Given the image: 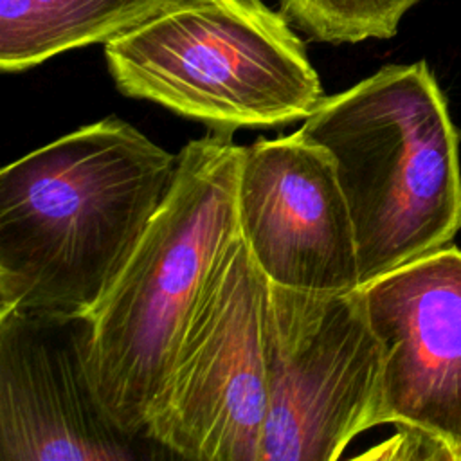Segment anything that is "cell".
Instances as JSON below:
<instances>
[{"instance_id":"cell-8","label":"cell","mask_w":461,"mask_h":461,"mask_svg":"<svg viewBox=\"0 0 461 461\" xmlns=\"http://www.w3.org/2000/svg\"><path fill=\"white\" fill-rule=\"evenodd\" d=\"M236 212L240 234L272 285L362 286L349 207L324 146L297 131L243 146Z\"/></svg>"},{"instance_id":"cell-2","label":"cell","mask_w":461,"mask_h":461,"mask_svg":"<svg viewBox=\"0 0 461 461\" xmlns=\"http://www.w3.org/2000/svg\"><path fill=\"white\" fill-rule=\"evenodd\" d=\"M337 166L360 285L450 245L461 229L459 135L425 61L324 97L297 130Z\"/></svg>"},{"instance_id":"cell-10","label":"cell","mask_w":461,"mask_h":461,"mask_svg":"<svg viewBox=\"0 0 461 461\" xmlns=\"http://www.w3.org/2000/svg\"><path fill=\"white\" fill-rule=\"evenodd\" d=\"M171 0H0V68L22 72L72 49L106 43Z\"/></svg>"},{"instance_id":"cell-4","label":"cell","mask_w":461,"mask_h":461,"mask_svg":"<svg viewBox=\"0 0 461 461\" xmlns=\"http://www.w3.org/2000/svg\"><path fill=\"white\" fill-rule=\"evenodd\" d=\"M104 58L124 95L229 133L304 121L324 99L290 18L263 0H171Z\"/></svg>"},{"instance_id":"cell-13","label":"cell","mask_w":461,"mask_h":461,"mask_svg":"<svg viewBox=\"0 0 461 461\" xmlns=\"http://www.w3.org/2000/svg\"><path fill=\"white\" fill-rule=\"evenodd\" d=\"M459 461H461V456H459Z\"/></svg>"},{"instance_id":"cell-1","label":"cell","mask_w":461,"mask_h":461,"mask_svg":"<svg viewBox=\"0 0 461 461\" xmlns=\"http://www.w3.org/2000/svg\"><path fill=\"white\" fill-rule=\"evenodd\" d=\"M176 171L119 117L81 126L0 171V310L92 313Z\"/></svg>"},{"instance_id":"cell-6","label":"cell","mask_w":461,"mask_h":461,"mask_svg":"<svg viewBox=\"0 0 461 461\" xmlns=\"http://www.w3.org/2000/svg\"><path fill=\"white\" fill-rule=\"evenodd\" d=\"M268 294V277L238 234L184 331L144 438L185 459L261 461Z\"/></svg>"},{"instance_id":"cell-11","label":"cell","mask_w":461,"mask_h":461,"mask_svg":"<svg viewBox=\"0 0 461 461\" xmlns=\"http://www.w3.org/2000/svg\"><path fill=\"white\" fill-rule=\"evenodd\" d=\"M420 0H279L281 11L310 40L358 43L396 34L403 14Z\"/></svg>"},{"instance_id":"cell-3","label":"cell","mask_w":461,"mask_h":461,"mask_svg":"<svg viewBox=\"0 0 461 461\" xmlns=\"http://www.w3.org/2000/svg\"><path fill=\"white\" fill-rule=\"evenodd\" d=\"M243 146L211 130L176 153L173 184L119 277L90 313L97 389L131 436L144 438L194 308L240 234L236 187Z\"/></svg>"},{"instance_id":"cell-9","label":"cell","mask_w":461,"mask_h":461,"mask_svg":"<svg viewBox=\"0 0 461 461\" xmlns=\"http://www.w3.org/2000/svg\"><path fill=\"white\" fill-rule=\"evenodd\" d=\"M384 349L387 423L409 425L461 456V250L447 245L366 285Z\"/></svg>"},{"instance_id":"cell-12","label":"cell","mask_w":461,"mask_h":461,"mask_svg":"<svg viewBox=\"0 0 461 461\" xmlns=\"http://www.w3.org/2000/svg\"><path fill=\"white\" fill-rule=\"evenodd\" d=\"M398 432L376 450L366 454L367 457L378 459H450L457 461L454 450L441 441L439 438L432 436L427 430L409 427V425H396Z\"/></svg>"},{"instance_id":"cell-5","label":"cell","mask_w":461,"mask_h":461,"mask_svg":"<svg viewBox=\"0 0 461 461\" xmlns=\"http://www.w3.org/2000/svg\"><path fill=\"white\" fill-rule=\"evenodd\" d=\"M268 416L261 461H333L387 423L384 349L362 286L315 292L270 283Z\"/></svg>"},{"instance_id":"cell-7","label":"cell","mask_w":461,"mask_h":461,"mask_svg":"<svg viewBox=\"0 0 461 461\" xmlns=\"http://www.w3.org/2000/svg\"><path fill=\"white\" fill-rule=\"evenodd\" d=\"M94 376L90 313L0 310V461L135 459Z\"/></svg>"}]
</instances>
